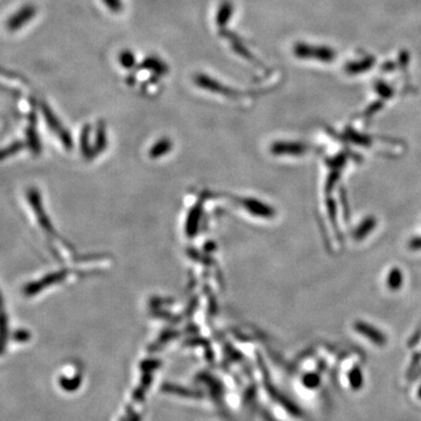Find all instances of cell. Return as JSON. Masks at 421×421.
Listing matches in <instances>:
<instances>
[{"mask_svg":"<svg viewBox=\"0 0 421 421\" xmlns=\"http://www.w3.org/2000/svg\"><path fill=\"white\" fill-rule=\"evenodd\" d=\"M103 2L105 5H107L111 11H114V12H118L122 7L121 0H103Z\"/></svg>","mask_w":421,"mask_h":421,"instance_id":"cell-6","label":"cell"},{"mask_svg":"<svg viewBox=\"0 0 421 421\" xmlns=\"http://www.w3.org/2000/svg\"><path fill=\"white\" fill-rule=\"evenodd\" d=\"M118 60H119V63H121V65L126 69L132 68V67L135 66V63H136L135 55H133L132 53L129 52V51H124L123 53H121V54H119Z\"/></svg>","mask_w":421,"mask_h":421,"instance_id":"cell-5","label":"cell"},{"mask_svg":"<svg viewBox=\"0 0 421 421\" xmlns=\"http://www.w3.org/2000/svg\"><path fill=\"white\" fill-rule=\"evenodd\" d=\"M142 68L152 70V72L159 74L166 72V67H165L164 63L156 58H147L144 60V62L142 63Z\"/></svg>","mask_w":421,"mask_h":421,"instance_id":"cell-4","label":"cell"},{"mask_svg":"<svg viewBox=\"0 0 421 421\" xmlns=\"http://www.w3.org/2000/svg\"><path fill=\"white\" fill-rule=\"evenodd\" d=\"M294 53L301 59H315L323 62H330L335 59V52L328 47H315L307 44H296Z\"/></svg>","mask_w":421,"mask_h":421,"instance_id":"cell-1","label":"cell"},{"mask_svg":"<svg viewBox=\"0 0 421 421\" xmlns=\"http://www.w3.org/2000/svg\"><path fill=\"white\" fill-rule=\"evenodd\" d=\"M233 16V5L230 2H224L221 4L217 13V25L219 27L226 26L228 21Z\"/></svg>","mask_w":421,"mask_h":421,"instance_id":"cell-3","label":"cell"},{"mask_svg":"<svg viewBox=\"0 0 421 421\" xmlns=\"http://www.w3.org/2000/svg\"><path fill=\"white\" fill-rule=\"evenodd\" d=\"M195 83H198V86L205 88V89L212 90V91H219V93H223L224 95H232V91L230 88L224 87L223 84H220L218 81L210 79L207 75H203V74H198L195 76Z\"/></svg>","mask_w":421,"mask_h":421,"instance_id":"cell-2","label":"cell"}]
</instances>
